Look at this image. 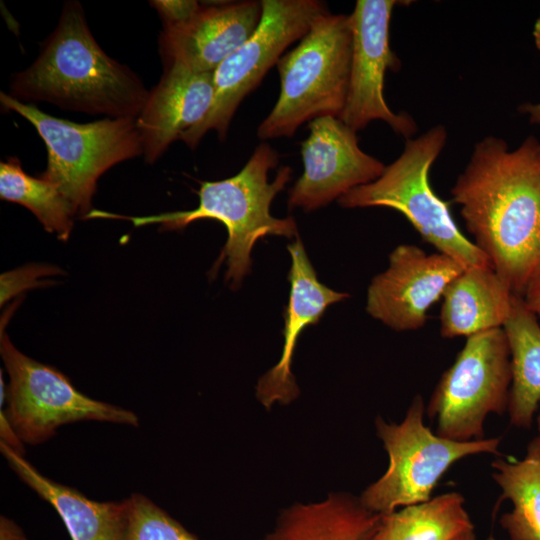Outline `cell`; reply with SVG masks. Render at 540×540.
<instances>
[{
  "label": "cell",
  "instance_id": "obj_1",
  "mask_svg": "<svg viewBox=\"0 0 540 540\" xmlns=\"http://www.w3.org/2000/svg\"><path fill=\"white\" fill-rule=\"evenodd\" d=\"M474 244L513 293L521 295L540 259V140L516 149L486 136L451 188Z\"/></svg>",
  "mask_w": 540,
  "mask_h": 540
},
{
  "label": "cell",
  "instance_id": "obj_2",
  "mask_svg": "<svg viewBox=\"0 0 540 540\" xmlns=\"http://www.w3.org/2000/svg\"><path fill=\"white\" fill-rule=\"evenodd\" d=\"M10 90L22 102H48L108 118H137L149 94L130 68L101 49L77 1L64 4L38 57L13 76Z\"/></svg>",
  "mask_w": 540,
  "mask_h": 540
},
{
  "label": "cell",
  "instance_id": "obj_3",
  "mask_svg": "<svg viewBox=\"0 0 540 540\" xmlns=\"http://www.w3.org/2000/svg\"><path fill=\"white\" fill-rule=\"evenodd\" d=\"M278 162L277 151L263 142L236 175L220 181L201 182L197 192L199 204L193 210L142 217L94 210L92 217L126 219L134 226L158 223L164 230L183 229L200 219L217 220L226 227L228 237L214 270L226 261L225 279L237 288L251 270V252L259 239L267 235L298 237L294 218L279 219L270 213L273 199L285 188L292 174L289 166H283L275 179L269 182L268 173L277 167Z\"/></svg>",
  "mask_w": 540,
  "mask_h": 540
},
{
  "label": "cell",
  "instance_id": "obj_4",
  "mask_svg": "<svg viewBox=\"0 0 540 540\" xmlns=\"http://www.w3.org/2000/svg\"><path fill=\"white\" fill-rule=\"evenodd\" d=\"M352 55L349 15H320L298 45L277 62L281 88L257 136L291 137L305 122L341 115L347 99Z\"/></svg>",
  "mask_w": 540,
  "mask_h": 540
},
{
  "label": "cell",
  "instance_id": "obj_5",
  "mask_svg": "<svg viewBox=\"0 0 540 540\" xmlns=\"http://www.w3.org/2000/svg\"><path fill=\"white\" fill-rule=\"evenodd\" d=\"M447 142V131L436 125L405 141L400 156L373 182L338 199L345 208L387 207L403 214L421 238L437 252L465 268L492 266L487 256L456 225L447 202L433 191L429 171Z\"/></svg>",
  "mask_w": 540,
  "mask_h": 540
},
{
  "label": "cell",
  "instance_id": "obj_6",
  "mask_svg": "<svg viewBox=\"0 0 540 540\" xmlns=\"http://www.w3.org/2000/svg\"><path fill=\"white\" fill-rule=\"evenodd\" d=\"M0 102L35 127L47 148V167L40 177L57 187L75 215L86 218L91 212L96 184L103 173L143 155L136 118L76 123L51 116L4 92Z\"/></svg>",
  "mask_w": 540,
  "mask_h": 540
},
{
  "label": "cell",
  "instance_id": "obj_7",
  "mask_svg": "<svg viewBox=\"0 0 540 540\" xmlns=\"http://www.w3.org/2000/svg\"><path fill=\"white\" fill-rule=\"evenodd\" d=\"M424 412L423 399L416 395L400 423L376 419V432L389 462L386 472L359 497L370 511L384 515L426 502L458 460L476 454H500V438L462 442L441 437L424 424Z\"/></svg>",
  "mask_w": 540,
  "mask_h": 540
},
{
  "label": "cell",
  "instance_id": "obj_8",
  "mask_svg": "<svg viewBox=\"0 0 540 540\" xmlns=\"http://www.w3.org/2000/svg\"><path fill=\"white\" fill-rule=\"evenodd\" d=\"M511 381L504 330L495 328L467 337L430 396L426 413L436 421L435 433L454 441L483 439L486 417L508 410Z\"/></svg>",
  "mask_w": 540,
  "mask_h": 540
},
{
  "label": "cell",
  "instance_id": "obj_9",
  "mask_svg": "<svg viewBox=\"0 0 540 540\" xmlns=\"http://www.w3.org/2000/svg\"><path fill=\"white\" fill-rule=\"evenodd\" d=\"M262 16L255 32L213 72L214 96L203 121L180 140L194 149L211 129L224 140L242 100L262 81L283 52L301 40L328 9L317 0H262Z\"/></svg>",
  "mask_w": 540,
  "mask_h": 540
},
{
  "label": "cell",
  "instance_id": "obj_10",
  "mask_svg": "<svg viewBox=\"0 0 540 540\" xmlns=\"http://www.w3.org/2000/svg\"><path fill=\"white\" fill-rule=\"evenodd\" d=\"M0 353L9 376L4 411L24 443H43L60 426L79 421L139 425L134 412L86 396L60 371L20 352L3 327Z\"/></svg>",
  "mask_w": 540,
  "mask_h": 540
},
{
  "label": "cell",
  "instance_id": "obj_11",
  "mask_svg": "<svg viewBox=\"0 0 540 540\" xmlns=\"http://www.w3.org/2000/svg\"><path fill=\"white\" fill-rule=\"evenodd\" d=\"M409 1L357 0L349 15L352 32L350 79L345 107L339 116L354 131L381 120L410 139L417 124L407 113H395L384 97L387 70L398 71L400 60L391 50L390 21L394 7Z\"/></svg>",
  "mask_w": 540,
  "mask_h": 540
},
{
  "label": "cell",
  "instance_id": "obj_12",
  "mask_svg": "<svg viewBox=\"0 0 540 540\" xmlns=\"http://www.w3.org/2000/svg\"><path fill=\"white\" fill-rule=\"evenodd\" d=\"M308 130L300 144L304 170L289 191V209H319L383 173L386 166L359 147L357 132L338 117L316 118Z\"/></svg>",
  "mask_w": 540,
  "mask_h": 540
},
{
  "label": "cell",
  "instance_id": "obj_13",
  "mask_svg": "<svg viewBox=\"0 0 540 540\" xmlns=\"http://www.w3.org/2000/svg\"><path fill=\"white\" fill-rule=\"evenodd\" d=\"M464 269L440 252L428 254L417 245L400 244L389 254L388 268L373 277L366 311L395 331L418 330L426 324L431 306Z\"/></svg>",
  "mask_w": 540,
  "mask_h": 540
},
{
  "label": "cell",
  "instance_id": "obj_14",
  "mask_svg": "<svg viewBox=\"0 0 540 540\" xmlns=\"http://www.w3.org/2000/svg\"><path fill=\"white\" fill-rule=\"evenodd\" d=\"M261 1L201 5L187 21L163 26L159 49L164 69L214 72L257 29Z\"/></svg>",
  "mask_w": 540,
  "mask_h": 540
},
{
  "label": "cell",
  "instance_id": "obj_15",
  "mask_svg": "<svg viewBox=\"0 0 540 540\" xmlns=\"http://www.w3.org/2000/svg\"><path fill=\"white\" fill-rule=\"evenodd\" d=\"M291 256L288 274L289 300L284 311V345L280 360L258 381L256 396L266 407L275 403L289 404L299 395V388L291 371L298 337L308 326L317 324L328 306L349 297L321 283L307 257L299 237L287 246Z\"/></svg>",
  "mask_w": 540,
  "mask_h": 540
},
{
  "label": "cell",
  "instance_id": "obj_16",
  "mask_svg": "<svg viewBox=\"0 0 540 540\" xmlns=\"http://www.w3.org/2000/svg\"><path fill=\"white\" fill-rule=\"evenodd\" d=\"M213 96V72L164 69L136 118L146 162H155L171 143L200 124L211 108Z\"/></svg>",
  "mask_w": 540,
  "mask_h": 540
},
{
  "label": "cell",
  "instance_id": "obj_17",
  "mask_svg": "<svg viewBox=\"0 0 540 540\" xmlns=\"http://www.w3.org/2000/svg\"><path fill=\"white\" fill-rule=\"evenodd\" d=\"M0 451L18 477L57 511L72 540H122L129 517L128 498L98 502L41 474L28 460L0 442Z\"/></svg>",
  "mask_w": 540,
  "mask_h": 540
},
{
  "label": "cell",
  "instance_id": "obj_18",
  "mask_svg": "<svg viewBox=\"0 0 540 540\" xmlns=\"http://www.w3.org/2000/svg\"><path fill=\"white\" fill-rule=\"evenodd\" d=\"M513 292L492 266L465 268L445 289L440 310V335L469 337L502 328Z\"/></svg>",
  "mask_w": 540,
  "mask_h": 540
},
{
  "label": "cell",
  "instance_id": "obj_19",
  "mask_svg": "<svg viewBox=\"0 0 540 540\" xmlns=\"http://www.w3.org/2000/svg\"><path fill=\"white\" fill-rule=\"evenodd\" d=\"M380 517L359 498L331 494L284 510L263 540H374Z\"/></svg>",
  "mask_w": 540,
  "mask_h": 540
},
{
  "label": "cell",
  "instance_id": "obj_20",
  "mask_svg": "<svg viewBox=\"0 0 540 540\" xmlns=\"http://www.w3.org/2000/svg\"><path fill=\"white\" fill-rule=\"evenodd\" d=\"M502 329L512 371L509 422L517 428H530L540 405V324L521 295L513 294L511 310Z\"/></svg>",
  "mask_w": 540,
  "mask_h": 540
},
{
  "label": "cell",
  "instance_id": "obj_21",
  "mask_svg": "<svg viewBox=\"0 0 540 540\" xmlns=\"http://www.w3.org/2000/svg\"><path fill=\"white\" fill-rule=\"evenodd\" d=\"M492 468L500 499L512 503L500 519L502 528L511 540H540V437L528 443L522 459H497Z\"/></svg>",
  "mask_w": 540,
  "mask_h": 540
},
{
  "label": "cell",
  "instance_id": "obj_22",
  "mask_svg": "<svg viewBox=\"0 0 540 540\" xmlns=\"http://www.w3.org/2000/svg\"><path fill=\"white\" fill-rule=\"evenodd\" d=\"M458 492L381 515L374 540H453L474 531V524Z\"/></svg>",
  "mask_w": 540,
  "mask_h": 540
},
{
  "label": "cell",
  "instance_id": "obj_23",
  "mask_svg": "<svg viewBox=\"0 0 540 540\" xmlns=\"http://www.w3.org/2000/svg\"><path fill=\"white\" fill-rule=\"evenodd\" d=\"M0 197L29 209L49 233L67 240L73 228V209L55 185L28 175L16 157L0 163Z\"/></svg>",
  "mask_w": 540,
  "mask_h": 540
},
{
  "label": "cell",
  "instance_id": "obj_24",
  "mask_svg": "<svg viewBox=\"0 0 540 540\" xmlns=\"http://www.w3.org/2000/svg\"><path fill=\"white\" fill-rule=\"evenodd\" d=\"M129 517L122 540H200L143 494L129 498Z\"/></svg>",
  "mask_w": 540,
  "mask_h": 540
},
{
  "label": "cell",
  "instance_id": "obj_25",
  "mask_svg": "<svg viewBox=\"0 0 540 540\" xmlns=\"http://www.w3.org/2000/svg\"><path fill=\"white\" fill-rule=\"evenodd\" d=\"M60 273L61 270L59 268L46 264H29L3 273L0 278L1 306L27 289L45 286L46 282L41 280V278Z\"/></svg>",
  "mask_w": 540,
  "mask_h": 540
},
{
  "label": "cell",
  "instance_id": "obj_26",
  "mask_svg": "<svg viewBox=\"0 0 540 540\" xmlns=\"http://www.w3.org/2000/svg\"><path fill=\"white\" fill-rule=\"evenodd\" d=\"M163 21V26H172L190 19L201 7L196 1H151Z\"/></svg>",
  "mask_w": 540,
  "mask_h": 540
},
{
  "label": "cell",
  "instance_id": "obj_27",
  "mask_svg": "<svg viewBox=\"0 0 540 540\" xmlns=\"http://www.w3.org/2000/svg\"><path fill=\"white\" fill-rule=\"evenodd\" d=\"M522 297L540 320V259L528 278Z\"/></svg>",
  "mask_w": 540,
  "mask_h": 540
},
{
  "label": "cell",
  "instance_id": "obj_28",
  "mask_svg": "<svg viewBox=\"0 0 540 540\" xmlns=\"http://www.w3.org/2000/svg\"><path fill=\"white\" fill-rule=\"evenodd\" d=\"M0 438V442L9 446L15 452L24 455V442L12 427L2 407L0 408Z\"/></svg>",
  "mask_w": 540,
  "mask_h": 540
},
{
  "label": "cell",
  "instance_id": "obj_29",
  "mask_svg": "<svg viewBox=\"0 0 540 540\" xmlns=\"http://www.w3.org/2000/svg\"><path fill=\"white\" fill-rule=\"evenodd\" d=\"M0 540H28L23 530L6 516L0 517Z\"/></svg>",
  "mask_w": 540,
  "mask_h": 540
},
{
  "label": "cell",
  "instance_id": "obj_30",
  "mask_svg": "<svg viewBox=\"0 0 540 540\" xmlns=\"http://www.w3.org/2000/svg\"><path fill=\"white\" fill-rule=\"evenodd\" d=\"M518 111L526 115L531 124L540 125V102L524 103L518 107Z\"/></svg>",
  "mask_w": 540,
  "mask_h": 540
},
{
  "label": "cell",
  "instance_id": "obj_31",
  "mask_svg": "<svg viewBox=\"0 0 540 540\" xmlns=\"http://www.w3.org/2000/svg\"><path fill=\"white\" fill-rule=\"evenodd\" d=\"M533 38H534L536 47L540 50V15L538 16L534 24Z\"/></svg>",
  "mask_w": 540,
  "mask_h": 540
},
{
  "label": "cell",
  "instance_id": "obj_32",
  "mask_svg": "<svg viewBox=\"0 0 540 540\" xmlns=\"http://www.w3.org/2000/svg\"><path fill=\"white\" fill-rule=\"evenodd\" d=\"M453 540H476L474 531H470L464 534H461L460 536L456 537Z\"/></svg>",
  "mask_w": 540,
  "mask_h": 540
},
{
  "label": "cell",
  "instance_id": "obj_33",
  "mask_svg": "<svg viewBox=\"0 0 540 540\" xmlns=\"http://www.w3.org/2000/svg\"><path fill=\"white\" fill-rule=\"evenodd\" d=\"M535 419H536L537 430H538V435L537 436L540 437V405H539V408H538Z\"/></svg>",
  "mask_w": 540,
  "mask_h": 540
}]
</instances>
